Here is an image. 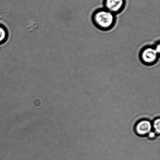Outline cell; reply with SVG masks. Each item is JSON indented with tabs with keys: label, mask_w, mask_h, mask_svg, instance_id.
Returning a JSON list of instances; mask_svg holds the SVG:
<instances>
[{
	"label": "cell",
	"mask_w": 160,
	"mask_h": 160,
	"mask_svg": "<svg viewBox=\"0 0 160 160\" xmlns=\"http://www.w3.org/2000/svg\"><path fill=\"white\" fill-rule=\"evenodd\" d=\"M92 24L102 31L111 30L115 26L117 18L116 15L105 8L96 9L91 16Z\"/></svg>",
	"instance_id": "1"
},
{
	"label": "cell",
	"mask_w": 160,
	"mask_h": 160,
	"mask_svg": "<svg viewBox=\"0 0 160 160\" xmlns=\"http://www.w3.org/2000/svg\"><path fill=\"white\" fill-rule=\"evenodd\" d=\"M160 42L156 44L147 45L142 47L139 51V60L143 65L151 66L156 64L160 58Z\"/></svg>",
	"instance_id": "2"
},
{
	"label": "cell",
	"mask_w": 160,
	"mask_h": 160,
	"mask_svg": "<svg viewBox=\"0 0 160 160\" xmlns=\"http://www.w3.org/2000/svg\"><path fill=\"white\" fill-rule=\"evenodd\" d=\"M103 4L104 8L116 15L123 12L125 2V0H104Z\"/></svg>",
	"instance_id": "3"
},
{
	"label": "cell",
	"mask_w": 160,
	"mask_h": 160,
	"mask_svg": "<svg viewBox=\"0 0 160 160\" xmlns=\"http://www.w3.org/2000/svg\"><path fill=\"white\" fill-rule=\"evenodd\" d=\"M152 129V123L147 120H140L138 122L135 127V131L136 134L141 136L148 135Z\"/></svg>",
	"instance_id": "4"
},
{
	"label": "cell",
	"mask_w": 160,
	"mask_h": 160,
	"mask_svg": "<svg viewBox=\"0 0 160 160\" xmlns=\"http://www.w3.org/2000/svg\"><path fill=\"white\" fill-rule=\"evenodd\" d=\"M160 120L159 118L155 119L153 123H152V126L154 130V132L157 135H159L160 133Z\"/></svg>",
	"instance_id": "5"
},
{
	"label": "cell",
	"mask_w": 160,
	"mask_h": 160,
	"mask_svg": "<svg viewBox=\"0 0 160 160\" xmlns=\"http://www.w3.org/2000/svg\"><path fill=\"white\" fill-rule=\"evenodd\" d=\"M7 34L5 29L0 26V43L4 42L7 37Z\"/></svg>",
	"instance_id": "6"
},
{
	"label": "cell",
	"mask_w": 160,
	"mask_h": 160,
	"mask_svg": "<svg viewBox=\"0 0 160 160\" xmlns=\"http://www.w3.org/2000/svg\"><path fill=\"white\" fill-rule=\"evenodd\" d=\"M147 136H148V137L150 139H153L156 138L157 136V134L154 131H151L149 133Z\"/></svg>",
	"instance_id": "7"
}]
</instances>
